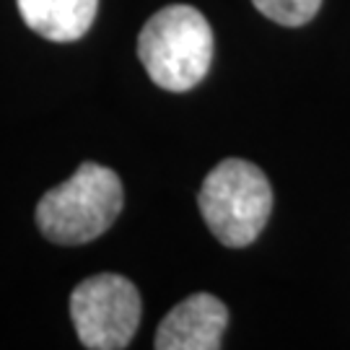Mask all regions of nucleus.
Wrapping results in <instances>:
<instances>
[{
    "instance_id": "1",
    "label": "nucleus",
    "mask_w": 350,
    "mask_h": 350,
    "mask_svg": "<svg viewBox=\"0 0 350 350\" xmlns=\"http://www.w3.org/2000/svg\"><path fill=\"white\" fill-rule=\"evenodd\" d=\"M138 57L163 91H189L211 70L213 29L192 5H166L140 29Z\"/></svg>"
},
{
    "instance_id": "2",
    "label": "nucleus",
    "mask_w": 350,
    "mask_h": 350,
    "mask_svg": "<svg viewBox=\"0 0 350 350\" xmlns=\"http://www.w3.org/2000/svg\"><path fill=\"white\" fill-rule=\"evenodd\" d=\"M122 182L101 163H81L37 205V226L55 244H86L101 237L122 211Z\"/></svg>"
},
{
    "instance_id": "3",
    "label": "nucleus",
    "mask_w": 350,
    "mask_h": 350,
    "mask_svg": "<svg viewBox=\"0 0 350 350\" xmlns=\"http://www.w3.org/2000/svg\"><path fill=\"white\" fill-rule=\"evenodd\" d=\"M200 213L213 237L226 247H247L262 234L273 211V187L260 166L226 159L200 187Z\"/></svg>"
},
{
    "instance_id": "4",
    "label": "nucleus",
    "mask_w": 350,
    "mask_h": 350,
    "mask_svg": "<svg viewBox=\"0 0 350 350\" xmlns=\"http://www.w3.org/2000/svg\"><path fill=\"white\" fill-rule=\"evenodd\" d=\"M70 317L83 348H127L140 325L138 288L114 273L91 275L73 288Z\"/></svg>"
},
{
    "instance_id": "5",
    "label": "nucleus",
    "mask_w": 350,
    "mask_h": 350,
    "mask_svg": "<svg viewBox=\"0 0 350 350\" xmlns=\"http://www.w3.org/2000/svg\"><path fill=\"white\" fill-rule=\"evenodd\" d=\"M228 325V309L211 293H192L163 317L153 345L159 350H215Z\"/></svg>"
},
{
    "instance_id": "6",
    "label": "nucleus",
    "mask_w": 350,
    "mask_h": 350,
    "mask_svg": "<svg viewBox=\"0 0 350 350\" xmlns=\"http://www.w3.org/2000/svg\"><path fill=\"white\" fill-rule=\"evenodd\" d=\"M24 24L50 42H75L86 34L99 0H16Z\"/></svg>"
},
{
    "instance_id": "7",
    "label": "nucleus",
    "mask_w": 350,
    "mask_h": 350,
    "mask_svg": "<svg viewBox=\"0 0 350 350\" xmlns=\"http://www.w3.org/2000/svg\"><path fill=\"white\" fill-rule=\"evenodd\" d=\"M252 3L262 16L280 26L309 24L322 5V0H252Z\"/></svg>"
}]
</instances>
